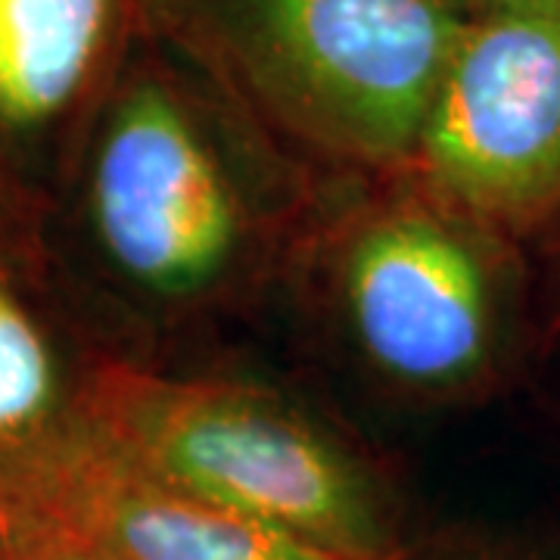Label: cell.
Returning <instances> with one entry per match:
<instances>
[{
  "label": "cell",
  "instance_id": "6",
  "mask_svg": "<svg viewBox=\"0 0 560 560\" xmlns=\"http://www.w3.org/2000/svg\"><path fill=\"white\" fill-rule=\"evenodd\" d=\"M140 25V0H0V175L32 190L79 160Z\"/></svg>",
  "mask_w": 560,
  "mask_h": 560
},
{
  "label": "cell",
  "instance_id": "10",
  "mask_svg": "<svg viewBox=\"0 0 560 560\" xmlns=\"http://www.w3.org/2000/svg\"><path fill=\"white\" fill-rule=\"evenodd\" d=\"M20 187L0 175V271H16L20 261V221L13 212Z\"/></svg>",
  "mask_w": 560,
  "mask_h": 560
},
{
  "label": "cell",
  "instance_id": "7",
  "mask_svg": "<svg viewBox=\"0 0 560 560\" xmlns=\"http://www.w3.org/2000/svg\"><path fill=\"white\" fill-rule=\"evenodd\" d=\"M28 536H66L106 560H346L150 480L91 420L60 460Z\"/></svg>",
  "mask_w": 560,
  "mask_h": 560
},
{
  "label": "cell",
  "instance_id": "9",
  "mask_svg": "<svg viewBox=\"0 0 560 560\" xmlns=\"http://www.w3.org/2000/svg\"><path fill=\"white\" fill-rule=\"evenodd\" d=\"M0 560H106L94 548L66 536H28L0 541Z\"/></svg>",
  "mask_w": 560,
  "mask_h": 560
},
{
  "label": "cell",
  "instance_id": "2",
  "mask_svg": "<svg viewBox=\"0 0 560 560\" xmlns=\"http://www.w3.org/2000/svg\"><path fill=\"white\" fill-rule=\"evenodd\" d=\"M84 415L150 480L337 558L393 560L364 474L280 401L97 361Z\"/></svg>",
  "mask_w": 560,
  "mask_h": 560
},
{
  "label": "cell",
  "instance_id": "4",
  "mask_svg": "<svg viewBox=\"0 0 560 560\" xmlns=\"http://www.w3.org/2000/svg\"><path fill=\"white\" fill-rule=\"evenodd\" d=\"M415 162L480 215L560 206V0H467Z\"/></svg>",
  "mask_w": 560,
  "mask_h": 560
},
{
  "label": "cell",
  "instance_id": "3",
  "mask_svg": "<svg viewBox=\"0 0 560 560\" xmlns=\"http://www.w3.org/2000/svg\"><path fill=\"white\" fill-rule=\"evenodd\" d=\"M81 237L109 278L190 296L241 241L231 178L197 97L160 62H125L75 160Z\"/></svg>",
  "mask_w": 560,
  "mask_h": 560
},
{
  "label": "cell",
  "instance_id": "8",
  "mask_svg": "<svg viewBox=\"0 0 560 560\" xmlns=\"http://www.w3.org/2000/svg\"><path fill=\"white\" fill-rule=\"evenodd\" d=\"M84 371H72L50 318L0 271V541L32 521L62 452L84 427Z\"/></svg>",
  "mask_w": 560,
  "mask_h": 560
},
{
  "label": "cell",
  "instance_id": "1",
  "mask_svg": "<svg viewBox=\"0 0 560 560\" xmlns=\"http://www.w3.org/2000/svg\"><path fill=\"white\" fill-rule=\"evenodd\" d=\"M467 0H140L302 138L368 162L418 156Z\"/></svg>",
  "mask_w": 560,
  "mask_h": 560
},
{
  "label": "cell",
  "instance_id": "5",
  "mask_svg": "<svg viewBox=\"0 0 560 560\" xmlns=\"http://www.w3.org/2000/svg\"><path fill=\"white\" fill-rule=\"evenodd\" d=\"M346 308L361 349L396 381L445 386L486 355V275L433 215L399 212L361 234L346 261Z\"/></svg>",
  "mask_w": 560,
  "mask_h": 560
}]
</instances>
